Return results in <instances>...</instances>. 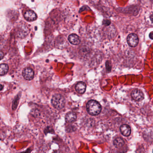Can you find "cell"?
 I'll return each mask as SVG.
<instances>
[{
	"instance_id": "7",
	"label": "cell",
	"mask_w": 153,
	"mask_h": 153,
	"mask_svg": "<svg viewBox=\"0 0 153 153\" xmlns=\"http://www.w3.org/2000/svg\"><path fill=\"white\" fill-rule=\"evenodd\" d=\"M68 39L69 42L71 44L75 46L79 45L80 42L79 36L75 34H71L70 35L68 36Z\"/></svg>"
},
{
	"instance_id": "12",
	"label": "cell",
	"mask_w": 153,
	"mask_h": 153,
	"mask_svg": "<svg viewBox=\"0 0 153 153\" xmlns=\"http://www.w3.org/2000/svg\"><path fill=\"white\" fill-rule=\"evenodd\" d=\"M114 145L116 147H121L125 144V141L121 138H117L114 140Z\"/></svg>"
},
{
	"instance_id": "13",
	"label": "cell",
	"mask_w": 153,
	"mask_h": 153,
	"mask_svg": "<svg viewBox=\"0 0 153 153\" xmlns=\"http://www.w3.org/2000/svg\"><path fill=\"white\" fill-rule=\"evenodd\" d=\"M106 71H111V63H109V61H107L106 63Z\"/></svg>"
},
{
	"instance_id": "2",
	"label": "cell",
	"mask_w": 153,
	"mask_h": 153,
	"mask_svg": "<svg viewBox=\"0 0 153 153\" xmlns=\"http://www.w3.org/2000/svg\"><path fill=\"white\" fill-rule=\"evenodd\" d=\"M51 103L54 108L57 109H61L65 106V100L64 97L61 95L57 94L53 97Z\"/></svg>"
},
{
	"instance_id": "11",
	"label": "cell",
	"mask_w": 153,
	"mask_h": 153,
	"mask_svg": "<svg viewBox=\"0 0 153 153\" xmlns=\"http://www.w3.org/2000/svg\"><path fill=\"white\" fill-rule=\"evenodd\" d=\"M9 67L5 63L0 64V76H4L7 73Z\"/></svg>"
},
{
	"instance_id": "3",
	"label": "cell",
	"mask_w": 153,
	"mask_h": 153,
	"mask_svg": "<svg viewBox=\"0 0 153 153\" xmlns=\"http://www.w3.org/2000/svg\"><path fill=\"white\" fill-rule=\"evenodd\" d=\"M128 45L132 47H135L137 46L139 42L138 37L136 34L134 33L130 34L127 39Z\"/></svg>"
},
{
	"instance_id": "10",
	"label": "cell",
	"mask_w": 153,
	"mask_h": 153,
	"mask_svg": "<svg viewBox=\"0 0 153 153\" xmlns=\"http://www.w3.org/2000/svg\"><path fill=\"white\" fill-rule=\"evenodd\" d=\"M86 84L83 82H79L76 84L75 88L79 94H84L86 90Z\"/></svg>"
},
{
	"instance_id": "16",
	"label": "cell",
	"mask_w": 153,
	"mask_h": 153,
	"mask_svg": "<svg viewBox=\"0 0 153 153\" xmlns=\"http://www.w3.org/2000/svg\"><path fill=\"white\" fill-rule=\"evenodd\" d=\"M153 32H151L149 34V37H150V38L151 39V40L153 39Z\"/></svg>"
},
{
	"instance_id": "15",
	"label": "cell",
	"mask_w": 153,
	"mask_h": 153,
	"mask_svg": "<svg viewBox=\"0 0 153 153\" xmlns=\"http://www.w3.org/2000/svg\"><path fill=\"white\" fill-rule=\"evenodd\" d=\"M4 56V55L3 53L1 51H0V60L3 58Z\"/></svg>"
},
{
	"instance_id": "17",
	"label": "cell",
	"mask_w": 153,
	"mask_h": 153,
	"mask_svg": "<svg viewBox=\"0 0 153 153\" xmlns=\"http://www.w3.org/2000/svg\"><path fill=\"white\" fill-rule=\"evenodd\" d=\"M3 89V86L1 84H0V91L2 90Z\"/></svg>"
},
{
	"instance_id": "5",
	"label": "cell",
	"mask_w": 153,
	"mask_h": 153,
	"mask_svg": "<svg viewBox=\"0 0 153 153\" xmlns=\"http://www.w3.org/2000/svg\"><path fill=\"white\" fill-rule=\"evenodd\" d=\"M22 76L26 80H32L34 77V71L32 68L27 67L25 68L22 71Z\"/></svg>"
},
{
	"instance_id": "6",
	"label": "cell",
	"mask_w": 153,
	"mask_h": 153,
	"mask_svg": "<svg viewBox=\"0 0 153 153\" xmlns=\"http://www.w3.org/2000/svg\"><path fill=\"white\" fill-rule=\"evenodd\" d=\"M24 16L26 20L29 22L34 21L37 18L36 14L32 11H27L25 13Z\"/></svg>"
},
{
	"instance_id": "9",
	"label": "cell",
	"mask_w": 153,
	"mask_h": 153,
	"mask_svg": "<svg viewBox=\"0 0 153 153\" xmlns=\"http://www.w3.org/2000/svg\"><path fill=\"white\" fill-rule=\"evenodd\" d=\"M77 115L76 113L73 112H70L67 113L65 117V119L67 122L71 123L77 120Z\"/></svg>"
},
{
	"instance_id": "4",
	"label": "cell",
	"mask_w": 153,
	"mask_h": 153,
	"mask_svg": "<svg viewBox=\"0 0 153 153\" xmlns=\"http://www.w3.org/2000/svg\"><path fill=\"white\" fill-rule=\"evenodd\" d=\"M131 97L133 100L137 102L142 101L144 98V95L142 92L139 89H135L131 93Z\"/></svg>"
},
{
	"instance_id": "14",
	"label": "cell",
	"mask_w": 153,
	"mask_h": 153,
	"mask_svg": "<svg viewBox=\"0 0 153 153\" xmlns=\"http://www.w3.org/2000/svg\"><path fill=\"white\" fill-rule=\"evenodd\" d=\"M102 24L105 26H109L111 24V21L109 20H105L103 21Z\"/></svg>"
},
{
	"instance_id": "8",
	"label": "cell",
	"mask_w": 153,
	"mask_h": 153,
	"mask_svg": "<svg viewBox=\"0 0 153 153\" xmlns=\"http://www.w3.org/2000/svg\"><path fill=\"white\" fill-rule=\"evenodd\" d=\"M120 131L121 133L124 136H129L131 133V128L129 125H123L120 127Z\"/></svg>"
},
{
	"instance_id": "1",
	"label": "cell",
	"mask_w": 153,
	"mask_h": 153,
	"mask_svg": "<svg viewBox=\"0 0 153 153\" xmlns=\"http://www.w3.org/2000/svg\"><path fill=\"white\" fill-rule=\"evenodd\" d=\"M86 109L90 115L95 116L100 114L102 110V107L97 101L90 100L87 104Z\"/></svg>"
}]
</instances>
